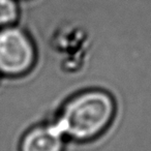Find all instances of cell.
<instances>
[{"label":"cell","instance_id":"6da1fadb","mask_svg":"<svg viewBox=\"0 0 151 151\" xmlns=\"http://www.w3.org/2000/svg\"><path fill=\"white\" fill-rule=\"evenodd\" d=\"M115 112V101L110 93L89 89L71 96L62 106L54 122L66 140L87 142L107 130Z\"/></svg>","mask_w":151,"mask_h":151},{"label":"cell","instance_id":"7a4b0ae2","mask_svg":"<svg viewBox=\"0 0 151 151\" xmlns=\"http://www.w3.org/2000/svg\"><path fill=\"white\" fill-rule=\"evenodd\" d=\"M37 52L32 38L23 29L9 26L0 30V73L21 77L35 65Z\"/></svg>","mask_w":151,"mask_h":151},{"label":"cell","instance_id":"3957f363","mask_svg":"<svg viewBox=\"0 0 151 151\" xmlns=\"http://www.w3.org/2000/svg\"><path fill=\"white\" fill-rule=\"evenodd\" d=\"M65 141L55 122L36 125L24 134L20 151H63Z\"/></svg>","mask_w":151,"mask_h":151},{"label":"cell","instance_id":"277c9868","mask_svg":"<svg viewBox=\"0 0 151 151\" xmlns=\"http://www.w3.org/2000/svg\"><path fill=\"white\" fill-rule=\"evenodd\" d=\"M20 17L17 0H0V27L13 26Z\"/></svg>","mask_w":151,"mask_h":151}]
</instances>
